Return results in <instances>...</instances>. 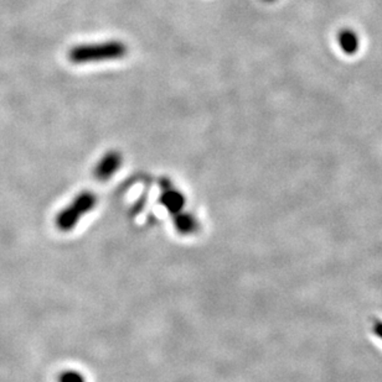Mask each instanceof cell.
I'll return each instance as SVG.
<instances>
[{
    "instance_id": "obj_5",
    "label": "cell",
    "mask_w": 382,
    "mask_h": 382,
    "mask_svg": "<svg viewBox=\"0 0 382 382\" xmlns=\"http://www.w3.org/2000/svg\"><path fill=\"white\" fill-rule=\"evenodd\" d=\"M60 382H83L82 377L77 372H65L60 376Z\"/></svg>"
},
{
    "instance_id": "obj_3",
    "label": "cell",
    "mask_w": 382,
    "mask_h": 382,
    "mask_svg": "<svg viewBox=\"0 0 382 382\" xmlns=\"http://www.w3.org/2000/svg\"><path fill=\"white\" fill-rule=\"evenodd\" d=\"M122 162V156L117 151H109L98 162L97 167L95 170L96 177L98 180H107L112 176L114 172L117 171Z\"/></svg>"
},
{
    "instance_id": "obj_1",
    "label": "cell",
    "mask_w": 382,
    "mask_h": 382,
    "mask_svg": "<svg viewBox=\"0 0 382 382\" xmlns=\"http://www.w3.org/2000/svg\"><path fill=\"white\" fill-rule=\"evenodd\" d=\"M128 54V46L119 40L73 46L67 57L75 65H86L106 61L122 60Z\"/></svg>"
},
{
    "instance_id": "obj_6",
    "label": "cell",
    "mask_w": 382,
    "mask_h": 382,
    "mask_svg": "<svg viewBox=\"0 0 382 382\" xmlns=\"http://www.w3.org/2000/svg\"><path fill=\"white\" fill-rule=\"evenodd\" d=\"M263 1H265V3H273L275 0H263Z\"/></svg>"
},
{
    "instance_id": "obj_2",
    "label": "cell",
    "mask_w": 382,
    "mask_h": 382,
    "mask_svg": "<svg viewBox=\"0 0 382 382\" xmlns=\"http://www.w3.org/2000/svg\"><path fill=\"white\" fill-rule=\"evenodd\" d=\"M95 203V197L90 193H82L77 197L71 206L66 208L65 211H61L57 216V226L61 230H70L72 229L78 218L85 211H88Z\"/></svg>"
},
{
    "instance_id": "obj_4",
    "label": "cell",
    "mask_w": 382,
    "mask_h": 382,
    "mask_svg": "<svg viewBox=\"0 0 382 382\" xmlns=\"http://www.w3.org/2000/svg\"><path fill=\"white\" fill-rule=\"evenodd\" d=\"M337 39L342 52L347 55H355L360 49L359 36L352 29H342L339 31Z\"/></svg>"
}]
</instances>
